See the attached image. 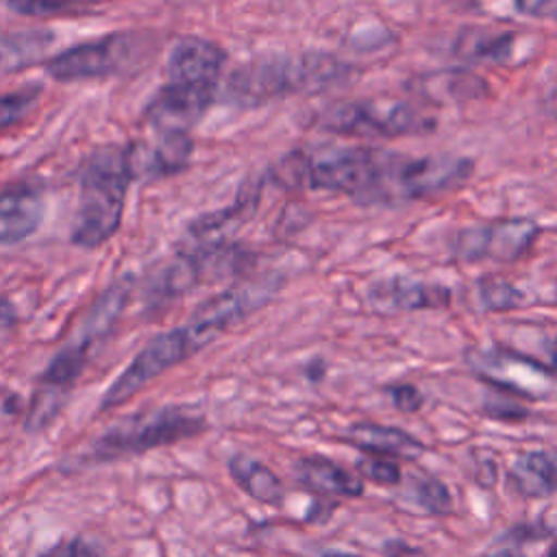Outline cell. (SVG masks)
Segmentation results:
<instances>
[{
  "instance_id": "cell-6",
  "label": "cell",
  "mask_w": 557,
  "mask_h": 557,
  "mask_svg": "<svg viewBox=\"0 0 557 557\" xmlns=\"http://www.w3.org/2000/svg\"><path fill=\"white\" fill-rule=\"evenodd\" d=\"M320 126L331 133L361 137H400L424 133L431 124L413 107L405 102L357 100L333 104L320 115Z\"/></svg>"
},
{
  "instance_id": "cell-21",
  "label": "cell",
  "mask_w": 557,
  "mask_h": 557,
  "mask_svg": "<svg viewBox=\"0 0 557 557\" xmlns=\"http://www.w3.org/2000/svg\"><path fill=\"white\" fill-rule=\"evenodd\" d=\"M257 202H259V189L257 187L250 189V191H242L239 198L231 207H226L222 211H215V213H209V215H202L191 226L194 237H213L215 233H222L228 226L242 224L255 211Z\"/></svg>"
},
{
  "instance_id": "cell-24",
  "label": "cell",
  "mask_w": 557,
  "mask_h": 557,
  "mask_svg": "<svg viewBox=\"0 0 557 557\" xmlns=\"http://www.w3.org/2000/svg\"><path fill=\"white\" fill-rule=\"evenodd\" d=\"M357 474L376 483V485H383V487H392V485H398L400 479H403V470L398 466L396 459H387V457H374V455H366L357 461Z\"/></svg>"
},
{
  "instance_id": "cell-9",
  "label": "cell",
  "mask_w": 557,
  "mask_h": 557,
  "mask_svg": "<svg viewBox=\"0 0 557 557\" xmlns=\"http://www.w3.org/2000/svg\"><path fill=\"white\" fill-rule=\"evenodd\" d=\"M274 289L276 287L270 281L228 287V289L220 292L218 296L209 298L207 302H202L196 309L194 318L189 320L187 329L194 335V339L198 342V346L202 348L215 335H220L228 326L242 322L255 309L263 307L270 300Z\"/></svg>"
},
{
  "instance_id": "cell-3",
  "label": "cell",
  "mask_w": 557,
  "mask_h": 557,
  "mask_svg": "<svg viewBox=\"0 0 557 557\" xmlns=\"http://www.w3.org/2000/svg\"><path fill=\"white\" fill-rule=\"evenodd\" d=\"M131 178L126 148L107 146L87 159L81 174V198L72 226V242L76 246L96 248L117 231Z\"/></svg>"
},
{
  "instance_id": "cell-35",
  "label": "cell",
  "mask_w": 557,
  "mask_h": 557,
  "mask_svg": "<svg viewBox=\"0 0 557 557\" xmlns=\"http://www.w3.org/2000/svg\"><path fill=\"white\" fill-rule=\"evenodd\" d=\"M320 557H361L355 553H346V550H324Z\"/></svg>"
},
{
  "instance_id": "cell-36",
  "label": "cell",
  "mask_w": 557,
  "mask_h": 557,
  "mask_svg": "<svg viewBox=\"0 0 557 557\" xmlns=\"http://www.w3.org/2000/svg\"><path fill=\"white\" fill-rule=\"evenodd\" d=\"M546 557H557V544H553V546H550V550L546 553Z\"/></svg>"
},
{
  "instance_id": "cell-10",
  "label": "cell",
  "mask_w": 557,
  "mask_h": 557,
  "mask_svg": "<svg viewBox=\"0 0 557 557\" xmlns=\"http://www.w3.org/2000/svg\"><path fill=\"white\" fill-rule=\"evenodd\" d=\"M124 50L126 44L117 35L81 44L54 54L46 63V72L57 81H83L107 76L120 67Z\"/></svg>"
},
{
  "instance_id": "cell-5",
  "label": "cell",
  "mask_w": 557,
  "mask_h": 557,
  "mask_svg": "<svg viewBox=\"0 0 557 557\" xmlns=\"http://www.w3.org/2000/svg\"><path fill=\"white\" fill-rule=\"evenodd\" d=\"M474 172V163L455 154L400 157L392 154L381 189V202L426 200L461 187Z\"/></svg>"
},
{
  "instance_id": "cell-29",
  "label": "cell",
  "mask_w": 557,
  "mask_h": 557,
  "mask_svg": "<svg viewBox=\"0 0 557 557\" xmlns=\"http://www.w3.org/2000/svg\"><path fill=\"white\" fill-rule=\"evenodd\" d=\"M385 392L389 394L394 407L403 413H413L424 405L422 392L411 383H392L385 387Z\"/></svg>"
},
{
  "instance_id": "cell-20",
  "label": "cell",
  "mask_w": 557,
  "mask_h": 557,
  "mask_svg": "<svg viewBox=\"0 0 557 557\" xmlns=\"http://www.w3.org/2000/svg\"><path fill=\"white\" fill-rule=\"evenodd\" d=\"M50 44L52 35L44 30L0 33V76L41 61Z\"/></svg>"
},
{
  "instance_id": "cell-8",
  "label": "cell",
  "mask_w": 557,
  "mask_h": 557,
  "mask_svg": "<svg viewBox=\"0 0 557 557\" xmlns=\"http://www.w3.org/2000/svg\"><path fill=\"white\" fill-rule=\"evenodd\" d=\"M540 237V226L529 218H503L468 226L455 237V255L463 261L511 263L524 257Z\"/></svg>"
},
{
  "instance_id": "cell-31",
  "label": "cell",
  "mask_w": 557,
  "mask_h": 557,
  "mask_svg": "<svg viewBox=\"0 0 557 557\" xmlns=\"http://www.w3.org/2000/svg\"><path fill=\"white\" fill-rule=\"evenodd\" d=\"M492 407H485V413L492 418V420H511V422H522L529 411L516 403H509L507 398H494L490 400Z\"/></svg>"
},
{
  "instance_id": "cell-11",
  "label": "cell",
  "mask_w": 557,
  "mask_h": 557,
  "mask_svg": "<svg viewBox=\"0 0 557 557\" xmlns=\"http://www.w3.org/2000/svg\"><path fill=\"white\" fill-rule=\"evenodd\" d=\"M224 61L226 54L218 44L200 37H183L170 52V83L215 89Z\"/></svg>"
},
{
  "instance_id": "cell-33",
  "label": "cell",
  "mask_w": 557,
  "mask_h": 557,
  "mask_svg": "<svg viewBox=\"0 0 557 557\" xmlns=\"http://www.w3.org/2000/svg\"><path fill=\"white\" fill-rule=\"evenodd\" d=\"M41 557H94V553L83 540L74 537V540H65V542L57 544L52 550H48Z\"/></svg>"
},
{
  "instance_id": "cell-2",
  "label": "cell",
  "mask_w": 557,
  "mask_h": 557,
  "mask_svg": "<svg viewBox=\"0 0 557 557\" xmlns=\"http://www.w3.org/2000/svg\"><path fill=\"white\" fill-rule=\"evenodd\" d=\"M389 154L374 148H337L322 154L292 152L276 165L281 185L339 191L359 202H379Z\"/></svg>"
},
{
  "instance_id": "cell-16",
  "label": "cell",
  "mask_w": 557,
  "mask_h": 557,
  "mask_svg": "<svg viewBox=\"0 0 557 557\" xmlns=\"http://www.w3.org/2000/svg\"><path fill=\"white\" fill-rule=\"evenodd\" d=\"M507 485L524 498H546L557 492V450H524L507 470Z\"/></svg>"
},
{
  "instance_id": "cell-37",
  "label": "cell",
  "mask_w": 557,
  "mask_h": 557,
  "mask_svg": "<svg viewBox=\"0 0 557 557\" xmlns=\"http://www.w3.org/2000/svg\"><path fill=\"white\" fill-rule=\"evenodd\" d=\"M550 102H553V111L557 113V96H553V98H550Z\"/></svg>"
},
{
  "instance_id": "cell-1",
  "label": "cell",
  "mask_w": 557,
  "mask_h": 557,
  "mask_svg": "<svg viewBox=\"0 0 557 557\" xmlns=\"http://www.w3.org/2000/svg\"><path fill=\"white\" fill-rule=\"evenodd\" d=\"M348 72V65L329 52H272L235 67L226 81V96L248 109L285 96L324 91L339 85Z\"/></svg>"
},
{
  "instance_id": "cell-23",
  "label": "cell",
  "mask_w": 557,
  "mask_h": 557,
  "mask_svg": "<svg viewBox=\"0 0 557 557\" xmlns=\"http://www.w3.org/2000/svg\"><path fill=\"white\" fill-rule=\"evenodd\" d=\"M472 39L463 37L457 46V50L461 54L474 57V59H505L509 54L511 48V37L509 35H479V33H470Z\"/></svg>"
},
{
  "instance_id": "cell-30",
  "label": "cell",
  "mask_w": 557,
  "mask_h": 557,
  "mask_svg": "<svg viewBox=\"0 0 557 557\" xmlns=\"http://www.w3.org/2000/svg\"><path fill=\"white\" fill-rule=\"evenodd\" d=\"M33 104V94H4L0 96V128L15 124Z\"/></svg>"
},
{
  "instance_id": "cell-28",
  "label": "cell",
  "mask_w": 557,
  "mask_h": 557,
  "mask_svg": "<svg viewBox=\"0 0 557 557\" xmlns=\"http://www.w3.org/2000/svg\"><path fill=\"white\" fill-rule=\"evenodd\" d=\"M481 300L487 309H509L518 307L522 294L505 281H485L481 283Z\"/></svg>"
},
{
  "instance_id": "cell-22",
  "label": "cell",
  "mask_w": 557,
  "mask_h": 557,
  "mask_svg": "<svg viewBox=\"0 0 557 557\" xmlns=\"http://www.w3.org/2000/svg\"><path fill=\"white\" fill-rule=\"evenodd\" d=\"M83 368H85V344L67 346L46 368L44 383L50 387H67L78 379Z\"/></svg>"
},
{
  "instance_id": "cell-18",
  "label": "cell",
  "mask_w": 557,
  "mask_h": 557,
  "mask_svg": "<svg viewBox=\"0 0 557 557\" xmlns=\"http://www.w3.org/2000/svg\"><path fill=\"white\" fill-rule=\"evenodd\" d=\"M44 202L35 191L13 189L0 194V244H15L39 228Z\"/></svg>"
},
{
  "instance_id": "cell-26",
  "label": "cell",
  "mask_w": 557,
  "mask_h": 557,
  "mask_svg": "<svg viewBox=\"0 0 557 557\" xmlns=\"http://www.w3.org/2000/svg\"><path fill=\"white\" fill-rule=\"evenodd\" d=\"M124 296H126V289L122 287H113L104 294V298L94 307V311L87 318L89 333H102L115 320L117 311L124 305Z\"/></svg>"
},
{
  "instance_id": "cell-19",
  "label": "cell",
  "mask_w": 557,
  "mask_h": 557,
  "mask_svg": "<svg viewBox=\"0 0 557 557\" xmlns=\"http://www.w3.org/2000/svg\"><path fill=\"white\" fill-rule=\"evenodd\" d=\"M228 472L233 481L255 500L272 507H281L285 503V485L281 479L261 461L237 453L228 459Z\"/></svg>"
},
{
  "instance_id": "cell-27",
  "label": "cell",
  "mask_w": 557,
  "mask_h": 557,
  "mask_svg": "<svg viewBox=\"0 0 557 557\" xmlns=\"http://www.w3.org/2000/svg\"><path fill=\"white\" fill-rule=\"evenodd\" d=\"M416 500L418 505H422L429 513H446L450 511V492L448 487L437 481V479H422L418 485H416Z\"/></svg>"
},
{
  "instance_id": "cell-12",
  "label": "cell",
  "mask_w": 557,
  "mask_h": 557,
  "mask_svg": "<svg viewBox=\"0 0 557 557\" xmlns=\"http://www.w3.org/2000/svg\"><path fill=\"white\" fill-rule=\"evenodd\" d=\"M215 89L191 87L181 83H168L148 107V120L159 133L185 131L200 120L207 107L213 102Z\"/></svg>"
},
{
  "instance_id": "cell-13",
  "label": "cell",
  "mask_w": 557,
  "mask_h": 557,
  "mask_svg": "<svg viewBox=\"0 0 557 557\" xmlns=\"http://www.w3.org/2000/svg\"><path fill=\"white\" fill-rule=\"evenodd\" d=\"M126 152L133 178L137 174H146L150 178L170 176L187 165L191 154V139L185 131H168L159 133L157 144L133 146L126 148Z\"/></svg>"
},
{
  "instance_id": "cell-15",
  "label": "cell",
  "mask_w": 557,
  "mask_h": 557,
  "mask_svg": "<svg viewBox=\"0 0 557 557\" xmlns=\"http://www.w3.org/2000/svg\"><path fill=\"white\" fill-rule=\"evenodd\" d=\"M374 307L389 311H413L429 307H444L450 300V292L444 285L420 283L403 276L379 281L370 289Z\"/></svg>"
},
{
  "instance_id": "cell-34",
  "label": "cell",
  "mask_w": 557,
  "mask_h": 557,
  "mask_svg": "<svg viewBox=\"0 0 557 557\" xmlns=\"http://www.w3.org/2000/svg\"><path fill=\"white\" fill-rule=\"evenodd\" d=\"M483 557H524V553H520L516 548H498V550H492V553H487Z\"/></svg>"
},
{
  "instance_id": "cell-4",
  "label": "cell",
  "mask_w": 557,
  "mask_h": 557,
  "mask_svg": "<svg viewBox=\"0 0 557 557\" xmlns=\"http://www.w3.org/2000/svg\"><path fill=\"white\" fill-rule=\"evenodd\" d=\"M207 429L202 416L185 407H163L131 416L104 431L91 446V457L109 461L124 455H139L194 437Z\"/></svg>"
},
{
  "instance_id": "cell-17",
  "label": "cell",
  "mask_w": 557,
  "mask_h": 557,
  "mask_svg": "<svg viewBox=\"0 0 557 557\" xmlns=\"http://www.w3.org/2000/svg\"><path fill=\"white\" fill-rule=\"evenodd\" d=\"M296 479L307 490L320 492L326 496L357 498L363 494V481L359 474L318 455L300 457L296 461Z\"/></svg>"
},
{
  "instance_id": "cell-25",
  "label": "cell",
  "mask_w": 557,
  "mask_h": 557,
  "mask_svg": "<svg viewBox=\"0 0 557 557\" xmlns=\"http://www.w3.org/2000/svg\"><path fill=\"white\" fill-rule=\"evenodd\" d=\"M61 407V394L57 392V387L41 389L30 405L28 418H26V431H41L50 420H54L57 411Z\"/></svg>"
},
{
  "instance_id": "cell-7",
  "label": "cell",
  "mask_w": 557,
  "mask_h": 557,
  "mask_svg": "<svg viewBox=\"0 0 557 557\" xmlns=\"http://www.w3.org/2000/svg\"><path fill=\"white\" fill-rule=\"evenodd\" d=\"M200 350L196 339L191 337L187 326L165 331L152 337L128 363V368L113 381V385L102 396V409H111L128 400L135 392H139L148 381L165 372L168 368L181 363L191 352Z\"/></svg>"
},
{
  "instance_id": "cell-32",
  "label": "cell",
  "mask_w": 557,
  "mask_h": 557,
  "mask_svg": "<svg viewBox=\"0 0 557 557\" xmlns=\"http://www.w3.org/2000/svg\"><path fill=\"white\" fill-rule=\"evenodd\" d=\"M522 15L540 20H557V0H513Z\"/></svg>"
},
{
  "instance_id": "cell-14",
  "label": "cell",
  "mask_w": 557,
  "mask_h": 557,
  "mask_svg": "<svg viewBox=\"0 0 557 557\" xmlns=\"http://www.w3.org/2000/svg\"><path fill=\"white\" fill-rule=\"evenodd\" d=\"M344 442L359 448L366 455L374 457H387V459H418L424 453V444L413 437L411 433L385 426L376 422H357L350 424L348 431L342 435Z\"/></svg>"
}]
</instances>
